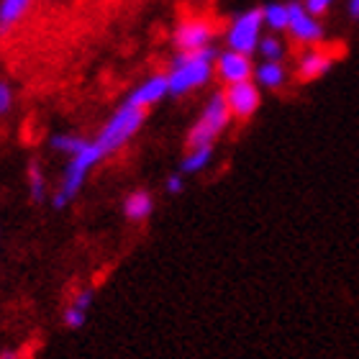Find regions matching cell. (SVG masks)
Segmentation results:
<instances>
[{
	"label": "cell",
	"instance_id": "6da1fadb",
	"mask_svg": "<svg viewBox=\"0 0 359 359\" xmlns=\"http://www.w3.org/2000/svg\"><path fill=\"white\" fill-rule=\"evenodd\" d=\"M165 75L172 97H185L205 88L216 77V49L208 46L198 52H175Z\"/></svg>",
	"mask_w": 359,
	"mask_h": 359
},
{
	"label": "cell",
	"instance_id": "7a4b0ae2",
	"mask_svg": "<svg viewBox=\"0 0 359 359\" xmlns=\"http://www.w3.org/2000/svg\"><path fill=\"white\" fill-rule=\"evenodd\" d=\"M144 121H147V111L136 108V105L126 103L113 111V116L105 121V126L100 128V134L95 136V144L100 147L105 157H111L116 151H121L139 131H142Z\"/></svg>",
	"mask_w": 359,
	"mask_h": 359
},
{
	"label": "cell",
	"instance_id": "3957f363",
	"mask_svg": "<svg viewBox=\"0 0 359 359\" xmlns=\"http://www.w3.org/2000/svg\"><path fill=\"white\" fill-rule=\"evenodd\" d=\"M231 111L226 105L224 93H213V95L205 100L201 116L193 123V128L187 131V149H195V147H213L216 139L226 134V128L231 126Z\"/></svg>",
	"mask_w": 359,
	"mask_h": 359
},
{
	"label": "cell",
	"instance_id": "277c9868",
	"mask_svg": "<svg viewBox=\"0 0 359 359\" xmlns=\"http://www.w3.org/2000/svg\"><path fill=\"white\" fill-rule=\"evenodd\" d=\"M103 159H105V154L100 151L95 139L85 144V149L80 151V154L69 157V165H67V170H65L62 185H60V190H57V195H54V208H65L69 201H75L77 193L83 190L88 175L93 172V167H95L97 162H103Z\"/></svg>",
	"mask_w": 359,
	"mask_h": 359
},
{
	"label": "cell",
	"instance_id": "5b68a950",
	"mask_svg": "<svg viewBox=\"0 0 359 359\" xmlns=\"http://www.w3.org/2000/svg\"><path fill=\"white\" fill-rule=\"evenodd\" d=\"M264 23H262V8H247L236 13L229 21V26L224 29V41L226 49H233V52L241 54H257V46H259V39L264 36Z\"/></svg>",
	"mask_w": 359,
	"mask_h": 359
},
{
	"label": "cell",
	"instance_id": "8992f818",
	"mask_svg": "<svg viewBox=\"0 0 359 359\" xmlns=\"http://www.w3.org/2000/svg\"><path fill=\"white\" fill-rule=\"evenodd\" d=\"M218 36V26L208 15H185L172 29L175 52H198L213 46Z\"/></svg>",
	"mask_w": 359,
	"mask_h": 359
},
{
	"label": "cell",
	"instance_id": "52a82bcc",
	"mask_svg": "<svg viewBox=\"0 0 359 359\" xmlns=\"http://www.w3.org/2000/svg\"><path fill=\"white\" fill-rule=\"evenodd\" d=\"M285 34L300 46H318L326 39L321 18L308 13L300 0H290L287 3V29H285Z\"/></svg>",
	"mask_w": 359,
	"mask_h": 359
},
{
	"label": "cell",
	"instance_id": "ba28073f",
	"mask_svg": "<svg viewBox=\"0 0 359 359\" xmlns=\"http://www.w3.org/2000/svg\"><path fill=\"white\" fill-rule=\"evenodd\" d=\"M224 97L229 111H231V118L236 121H249L259 111V105H262V90H259V85L255 80L226 85Z\"/></svg>",
	"mask_w": 359,
	"mask_h": 359
},
{
	"label": "cell",
	"instance_id": "9c48e42d",
	"mask_svg": "<svg viewBox=\"0 0 359 359\" xmlns=\"http://www.w3.org/2000/svg\"><path fill=\"white\" fill-rule=\"evenodd\" d=\"M337 60V52H331L326 46H306L295 60V80L298 83H313L318 77L329 75Z\"/></svg>",
	"mask_w": 359,
	"mask_h": 359
},
{
	"label": "cell",
	"instance_id": "30bf717a",
	"mask_svg": "<svg viewBox=\"0 0 359 359\" xmlns=\"http://www.w3.org/2000/svg\"><path fill=\"white\" fill-rule=\"evenodd\" d=\"M216 77L224 85L252 80L255 77V62H252L249 54L233 52V49L216 52Z\"/></svg>",
	"mask_w": 359,
	"mask_h": 359
},
{
	"label": "cell",
	"instance_id": "8fae6325",
	"mask_svg": "<svg viewBox=\"0 0 359 359\" xmlns=\"http://www.w3.org/2000/svg\"><path fill=\"white\" fill-rule=\"evenodd\" d=\"M167 95H170L167 75L165 72H154V75H149L144 83H139L131 93H128L126 103L136 105V108H144V111H149V108H154L157 103H162Z\"/></svg>",
	"mask_w": 359,
	"mask_h": 359
},
{
	"label": "cell",
	"instance_id": "7c38bea8",
	"mask_svg": "<svg viewBox=\"0 0 359 359\" xmlns=\"http://www.w3.org/2000/svg\"><path fill=\"white\" fill-rule=\"evenodd\" d=\"M259 90H280L287 83V67L283 62H264L255 65V77H252Z\"/></svg>",
	"mask_w": 359,
	"mask_h": 359
},
{
	"label": "cell",
	"instance_id": "4fadbf2b",
	"mask_svg": "<svg viewBox=\"0 0 359 359\" xmlns=\"http://www.w3.org/2000/svg\"><path fill=\"white\" fill-rule=\"evenodd\" d=\"M34 0H0V36H6L29 15Z\"/></svg>",
	"mask_w": 359,
	"mask_h": 359
},
{
	"label": "cell",
	"instance_id": "5bb4252c",
	"mask_svg": "<svg viewBox=\"0 0 359 359\" xmlns=\"http://www.w3.org/2000/svg\"><path fill=\"white\" fill-rule=\"evenodd\" d=\"M154 213V201H151V195L147 190H134L131 195H126V201H123V216L128 221H147V218Z\"/></svg>",
	"mask_w": 359,
	"mask_h": 359
},
{
	"label": "cell",
	"instance_id": "9a60e30c",
	"mask_svg": "<svg viewBox=\"0 0 359 359\" xmlns=\"http://www.w3.org/2000/svg\"><path fill=\"white\" fill-rule=\"evenodd\" d=\"M262 23L269 34H285V29H287V3L272 0V3L262 6Z\"/></svg>",
	"mask_w": 359,
	"mask_h": 359
},
{
	"label": "cell",
	"instance_id": "2e32d148",
	"mask_svg": "<svg viewBox=\"0 0 359 359\" xmlns=\"http://www.w3.org/2000/svg\"><path fill=\"white\" fill-rule=\"evenodd\" d=\"M257 54H259L264 62H285V57H287V44H285V39H280V34H267V36L259 39Z\"/></svg>",
	"mask_w": 359,
	"mask_h": 359
},
{
	"label": "cell",
	"instance_id": "e0dca14e",
	"mask_svg": "<svg viewBox=\"0 0 359 359\" xmlns=\"http://www.w3.org/2000/svg\"><path fill=\"white\" fill-rule=\"evenodd\" d=\"M210 159H213V147H195L187 151L180 170H182V175H198L210 165Z\"/></svg>",
	"mask_w": 359,
	"mask_h": 359
},
{
	"label": "cell",
	"instance_id": "ac0fdd59",
	"mask_svg": "<svg viewBox=\"0 0 359 359\" xmlns=\"http://www.w3.org/2000/svg\"><path fill=\"white\" fill-rule=\"evenodd\" d=\"M85 144H88V139H83V136H72V134L52 136V147L57 151H62V154H67V157L80 154V151L85 149Z\"/></svg>",
	"mask_w": 359,
	"mask_h": 359
},
{
	"label": "cell",
	"instance_id": "d6986e66",
	"mask_svg": "<svg viewBox=\"0 0 359 359\" xmlns=\"http://www.w3.org/2000/svg\"><path fill=\"white\" fill-rule=\"evenodd\" d=\"M29 187H31V198H34V201H36V203L44 201L46 180H44V175H41V170H39V165L29 167Z\"/></svg>",
	"mask_w": 359,
	"mask_h": 359
},
{
	"label": "cell",
	"instance_id": "ffe728a7",
	"mask_svg": "<svg viewBox=\"0 0 359 359\" xmlns=\"http://www.w3.org/2000/svg\"><path fill=\"white\" fill-rule=\"evenodd\" d=\"M62 318H65V326H67V329H80V326L85 323V318H88V311L77 308L75 303H69V306L65 308Z\"/></svg>",
	"mask_w": 359,
	"mask_h": 359
},
{
	"label": "cell",
	"instance_id": "44dd1931",
	"mask_svg": "<svg viewBox=\"0 0 359 359\" xmlns=\"http://www.w3.org/2000/svg\"><path fill=\"white\" fill-rule=\"evenodd\" d=\"M303 6H306V11L308 13H313L316 18H321V15H326L334 8V3L337 0H300Z\"/></svg>",
	"mask_w": 359,
	"mask_h": 359
},
{
	"label": "cell",
	"instance_id": "7402d4cb",
	"mask_svg": "<svg viewBox=\"0 0 359 359\" xmlns=\"http://www.w3.org/2000/svg\"><path fill=\"white\" fill-rule=\"evenodd\" d=\"M13 105V90L8 83H0V116H6Z\"/></svg>",
	"mask_w": 359,
	"mask_h": 359
},
{
	"label": "cell",
	"instance_id": "603a6c76",
	"mask_svg": "<svg viewBox=\"0 0 359 359\" xmlns=\"http://www.w3.org/2000/svg\"><path fill=\"white\" fill-rule=\"evenodd\" d=\"M165 190L170 195H180L182 190H185V180L180 177V175H170V177H167V182H165Z\"/></svg>",
	"mask_w": 359,
	"mask_h": 359
},
{
	"label": "cell",
	"instance_id": "cb8c5ba5",
	"mask_svg": "<svg viewBox=\"0 0 359 359\" xmlns=\"http://www.w3.org/2000/svg\"><path fill=\"white\" fill-rule=\"evenodd\" d=\"M77 308H83V311H90V303H93V290H83V292H77L75 300H72Z\"/></svg>",
	"mask_w": 359,
	"mask_h": 359
},
{
	"label": "cell",
	"instance_id": "d4e9b609",
	"mask_svg": "<svg viewBox=\"0 0 359 359\" xmlns=\"http://www.w3.org/2000/svg\"><path fill=\"white\" fill-rule=\"evenodd\" d=\"M346 13L352 21H359V0H346Z\"/></svg>",
	"mask_w": 359,
	"mask_h": 359
},
{
	"label": "cell",
	"instance_id": "484cf974",
	"mask_svg": "<svg viewBox=\"0 0 359 359\" xmlns=\"http://www.w3.org/2000/svg\"><path fill=\"white\" fill-rule=\"evenodd\" d=\"M0 359H21V354L18 352H3L0 354Z\"/></svg>",
	"mask_w": 359,
	"mask_h": 359
}]
</instances>
